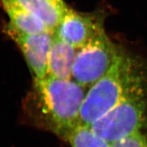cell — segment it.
<instances>
[{"label":"cell","instance_id":"7a4b0ae2","mask_svg":"<svg viewBox=\"0 0 147 147\" xmlns=\"http://www.w3.org/2000/svg\"><path fill=\"white\" fill-rule=\"evenodd\" d=\"M34 93L44 125L64 140L80 125V114L87 88L73 79L47 76L34 80Z\"/></svg>","mask_w":147,"mask_h":147},{"label":"cell","instance_id":"9c48e42d","mask_svg":"<svg viewBox=\"0 0 147 147\" xmlns=\"http://www.w3.org/2000/svg\"><path fill=\"white\" fill-rule=\"evenodd\" d=\"M2 5L10 18L9 22L21 32L30 34L52 33L47 25L36 14L17 5L2 3Z\"/></svg>","mask_w":147,"mask_h":147},{"label":"cell","instance_id":"8fae6325","mask_svg":"<svg viewBox=\"0 0 147 147\" xmlns=\"http://www.w3.org/2000/svg\"><path fill=\"white\" fill-rule=\"evenodd\" d=\"M111 147H147V136L139 131L110 144Z\"/></svg>","mask_w":147,"mask_h":147},{"label":"cell","instance_id":"52a82bcc","mask_svg":"<svg viewBox=\"0 0 147 147\" xmlns=\"http://www.w3.org/2000/svg\"><path fill=\"white\" fill-rule=\"evenodd\" d=\"M77 49L53 34V42L48 57L47 76L53 78L71 79Z\"/></svg>","mask_w":147,"mask_h":147},{"label":"cell","instance_id":"30bf717a","mask_svg":"<svg viewBox=\"0 0 147 147\" xmlns=\"http://www.w3.org/2000/svg\"><path fill=\"white\" fill-rule=\"evenodd\" d=\"M71 147H111L110 143L95 134L89 127L78 125L67 138Z\"/></svg>","mask_w":147,"mask_h":147},{"label":"cell","instance_id":"5b68a950","mask_svg":"<svg viewBox=\"0 0 147 147\" xmlns=\"http://www.w3.org/2000/svg\"><path fill=\"white\" fill-rule=\"evenodd\" d=\"M104 18L105 16L100 12L83 13L68 8L55 34L78 49L105 32Z\"/></svg>","mask_w":147,"mask_h":147},{"label":"cell","instance_id":"8992f818","mask_svg":"<svg viewBox=\"0 0 147 147\" xmlns=\"http://www.w3.org/2000/svg\"><path fill=\"white\" fill-rule=\"evenodd\" d=\"M3 32L15 42L23 53L34 80L47 76L48 57L52 45L53 34H25L10 22L3 27Z\"/></svg>","mask_w":147,"mask_h":147},{"label":"cell","instance_id":"277c9868","mask_svg":"<svg viewBox=\"0 0 147 147\" xmlns=\"http://www.w3.org/2000/svg\"><path fill=\"white\" fill-rule=\"evenodd\" d=\"M122 49L103 32L77 49L71 79L89 89L111 68Z\"/></svg>","mask_w":147,"mask_h":147},{"label":"cell","instance_id":"6da1fadb","mask_svg":"<svg viewBox=\"0 0 147 147\" xmlns=\"http://www.w3.org/2000/svg\"><path fill=\"white\" fill-rule=\"evenodd\" d=\"M146 83V61L123 49L111 68L87 89L80 110V125L89 127Z\"/></svg>","mask_w":147,"mask_h":147},{"label":"cell","instance_id":"ba28073f","mask_svg":"<svg viewBox=\"0 0 147 147\" xmlns=\"http://www.w3.org/2000/svg\"><path fill=\"white\" fill-rule=\"evenodd\" d=\"M17 5L36 14L54 34L68 7L63 0H1Z\"/></svg>","mask_w":147,"mask_h":147},{"label":"cell","instance_id":"3957f363","mask_svg":"<svg viewBox=\"0 0 147 147\" xmlns=\"http://www.w3.org/2000/svg\"><path fill=\"white\" fill-rule=\"evenodd\" d=\"M89 127L110 144L144 131L147 128V83L130 93Z\"/></svg>","mask_w":147,"mask_h":147}]
</instances>
